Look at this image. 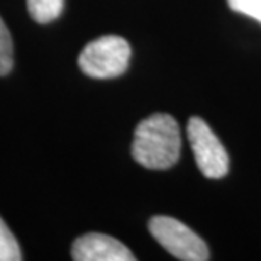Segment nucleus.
Instances as JSON below:
<instances>
[{
    "label": "nucleus",
    "mask_w": 261,
    "mask_h": 261,
    "mask_svg": "<svg viewBox=\"0 0 261 261\" xmlns=\"http://www.w3.org/2000/svg\"><path fill=\"white\" fill-rule=\"evenodd\" d=\"M65 0H28V10L36 22L48 24L60 17Z\"/></svg>",
    "instance_id": "6"
},
{
    "label": "nucleus",
    "mask_w": 261,
    "mask_h": 261,
    "mask_svg": "<svg viewBox=\"0 0 261 261\" xmlns=\"http://www.w3.org/2000/svg\"><path fill=\"white\" fill-rule=\"evenodd\" d=\"M234 12L244 14L261 24V0H227Z\"/></svg>",
    "instance_id": "9"
},
{
    "label": "nucleus",
    "mask_w": 261,
    "mask_h": 261,
    "mask_svg": "<svg viewBox=\"0 0 261 261\" xmlns=\"http://www.w3.org/2000/svg\"><path fill=\"white\" fill-rule=\"evenodd\" d=\"M187 136L194 151L198 170L207 178H222L229 171V154L208 124L200 117H192Z\"/></svg>",
    "instance_id": "4"
},
{
    "label": "nucleus",
    "mask_w": 261,
    "mask_h": 261,
    "mask_svg": "<svg viewBox=\"0 0 261 261\" xmlns=\"http://www.w3.org/2000/svg\"><path fill=\"white\" fill-rule=\"evenodd\" d=\"M19 259H22L19 244L15 241L14 234L7 227V224L0 217V261H19Z\"/></svg>",
    "instance_id": "7"
},
{
    "label": "nucleus",
    "mask_w": 261,
    "mask_h": 261,
    "mask_svg": "<svg viewBox=\"0 0 261 261\" xmlns=\"http://www.w3.org/2000/svg\"><path fill=\"white\" fill-rule=\"evenodd\" d=\"M14 65V44L7 25L0 19V76L7 75Z\"/></svg>",
    "instance_id": "8"
},
{
    "label": "nucleus",
    "mask_w": 261,
    "mask_h": 261,
    "mask_svg": "<svg viewBox=\"0 0 261 261\" xmlns=\"http://www.w3.org/2000/svg\"><path fill=\"white\" fill-rule=\"evenodd\" d=\"M149 232L170 254L184 261H205L211 258L205 241L178 219L154 216L149 221Z\"/></svg>",
    "instance_id": "3"
},
{
    "label": "nucleus",
    "mask_w": 261,
    "mask_h": 261,
    "mask_svg": "<svg viewBox=\"0 0 261 261\" xmlns=\"http://www.w3.org/2000/svg\"><path fill=\"white\" fill-rule=\"evenodd\" d=\"M130 46L121 36H102L88 43L78 56V66L92 78H116L127 70Z\"/></svg>",
    "instance_id": "2"
},
{
    "label": "nucleus",
    "mask_w": 261,
    "mask_h": 261,
    "mask_svg": "<svg viewBox=\"0 0 261 261\" xmlns=\"http://www.w3.org/2000/svg\"><path fill=\"white\" fill-rule=\"evenodd\" d=\"M133 158L148 170H168L180 158L181 136L178 122L168 114H153L138 124Z\"/></svg>",
    "instance_id": "1"
},
{
    "label": "nucleus",
    "mask_w": 261,
    "mask_h": 261,
    "mask_svg": "<svg viewBox=\"0 0 261 261\" xmlns=\"http://www.w3.org/2000/svg\"><path fill=\"white\" fill-rule=\"evenodd\" d=\"M71 258L76 261H134L136 256L116 238L90 232L73 243Z\"/></svg>",
    "instance_id": "5"
}]
</instances>
